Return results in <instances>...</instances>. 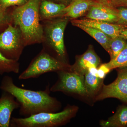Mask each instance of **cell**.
I'll use <instances>...</instances> for the list:
<instances>
[{
	"instance_id": "21",
	"label": "cell",
	"mask_w": 127,
	"mask_h": 127,
	"mask_svg": "<svg viewBox=\"0 0 127 127\" xmlns=\"http://www.w3.org/2000/svg\"><path fill=\"white\" fill-rule=\"evenodd\" d=\"M12 23L10 10H4L0 7V33Z\"/></svg>"
},
{
	"instance_id": "19",
	"label": "cell",
	"mask_w": 127,
	"mask_h": 127,
	"mask_svg": "<svg viewBox=\"0 0 127 127\" xmlns=\"http://www.w3.org/2000/svg\"><path fill=\"white\" fill-rule=\"evenodd\" d=\"M127 42V40L120 37L111 38L107 52L111 57L110 61L114 60L118 56L125 47Z\"/></svg>"
},
{
	"instance_id": "27",
	"label": "cell",
	"mask_w": 127,
	"mask_h": 127,
	"mask_svg": "<svg viewBox=\"0 0 127 127\" xmlns=\"http://www.w3.org/2000/svg\"><path fill=\"white\" fill-rule=\"evenodd\" d=\"M119 37L125 40H127V28L121 32Z\"/></svg>"
},
{
	"instance_id": "10",
	"label": "cell",
	"mask_w": 127,
	"mask_h": 127,
	"mask_svg": "<svg viewBox=\"0 0 127 127\" xmlns=\"http://www.w3.org/2000/svg\"><path fill=\"white\" fill-rule=\"evenodd\" d=\"M101 61L92 45L89 46L84 54L76 58V62L70 66L69 71L84 76L85 73L91 67L97 68Z\"/></svg>"
},
{
	"instance_id": "18",
	"label": "cell",
	"mask_w": 127,
	"mask_h": 127,
	"mask_svg": "<svg viewBox=\"0 0 127 127\" xmlns=\"http://www.w3.org/2000/svg\"><path fill=\"white\" fill-rule=\"evenodd\" d=\"M20 70L18 61L7 59L0 52V75L11 72L18 73Z\"/></svg>"
},
{
	"instance_id": "22",
	"label": "cell",
	"mask_w": 127,
	"mask_h": 127,
	"mask_svg": "<svg viewBox=\"0 0 127 127\" xmlns=\"http://www.w3.org/2000/svg\"><path fill=\"white\" fill-rule=\"evenodd\" d=\"M28 0H0V7L7 10L12 6H20L25 4Z\"/></svg>"
},
{
	"instance_id": "2",
	"label": "cell",
	"mask_w": 127,
	"mask_h": 127,
	"mask_svg": "<svg viewBox=\"0 0 127 127\" xmlns=\"http://www.w3.org/2000/svg\"><path fill=\"white\" fill-rule=\"evenodd\" d=\"M41 0H28L25 4L15 6L10 10L12 24L20 28L25 47L43 42V25L39 15Z\"/></svg>"
},
{
	"instance_id": "20",
	"label": "cell",
	"mask_w": 127,
	"mask_h": 127,
	"mask_svg": "<svg viewBox=\"0 0 127 127\" xmlns=\"http://www.w3.org/2000/svg\"><path fill=\"white\" fill-rule=\"evenodd\" d=\"M110 69L127 67V41L126 46L118 56L114 60L105 63Z\"/></svg>"
},
{
	"instance_id": "25",
	"label": "cell",
	"mask_w": 127,
	"mask_h": 127,
	"mask_svg": "<svg viewBox=\"0 0 127 127\" xmlns=\"http://www.w3.org/2000/svg\"><path fill=\"white\" fill-rule=\"evenodd\" d=\"M111 4L116 8H127V0H108Z\"/></svg>"
},
{
	"instance_id": "13",
	"label": "cell",
	"mask_w": 127,
	"mask_h": 127,
	"mask_svg": "<svg viewBox=\"0 0 127 127\" xmlns=\"http://www.w3.org/2000/svg\"><path fill=\"white\" fill-rule=\"evenodd\" d=\"M65 5L48 0H42L39 9L40 21H45L62 17Z\"/></svg>"
},
{
	"instance_id": "14",
	"label": "cell",
	"mask_w": 127,
	"mask_h": 127,
	"mask_svg": "<svg viewBox=\"0 0 127 127\" xmlns=\"http://www.w3.org/2000/svg\"><path fill=\"white\" fill-rule=\"evenodd\" d=\"M94 1L95 0H72L64 10L62 17H68L71 20L81 17L87 12Z\"/></svg>"
},
{
	"instance_id": "24",
	"label": "cell",
	"mask_w": 127,
	"mask_h": 127,
	"mask_svg": "<svg viewBox=\"0 0 127 127\" xmlns=\"http://www.w3.org/2000/svg\"><path fill=\"white\" fill-rule=\"evenodd\" d=\"M111 70L106 65V64H101L97 68V76L100 79H103L105 78L106 75Z\"/></svg>"
},
{
	"instance_id": "5",
	"label": "cell",
	"mask_w": 127,
	"mask_h": 127,
	"mask_svg": "<svg viewBox=\"0 0 127 127\" xmlns=\"http://www.w3.org/2000/svg\"><path fill=\"white\" fill-rule=\"evenodd\" d=\"M70 66L51 55L44 48L18 77L20 80L37 78L47 73L69 71Z\"/></svg>"
},
{
	"instance_id": "26",
	"label": "cell",
	"mask_w": 127,
	"mask_h": 127,
	"mask_svg": "<svg viewBox=\"0 0 127 127\" xmlns=\"http://www.w3.org/2000/svg\"><path fill=\"white\" fill-rule=\"evenodd\" d=\"M48 0L51 1L56 3L63 4L67 6L70 4L72 0Z\"/></svg>"
},
{
	"instance_id": "9",
	"label": "cell",
	"mask_w": 127,
	"mask_h": 127,
	"mask_svg": "<svg viewBox=\"0 0 127 127\" xmlns=\"http://www.w3.org/2000/svg\"><path fill=\"white\" fill-rule=\"evenodd\" d=\"M85 18L117 24L118 20V10L111 4L108 0H95Z\"/></svg>"
},
{
	"instance_id": "17",
	"label": "cell",
	"mask_w": 127,
	"mask_h": 127,
	"mask_svg": "<svg viewBox=\"0 0 127 127\" xmlns=\"http://www.w3.org/2000/svg\"><path fill=\"white\" fill-rule=\"evenodd\" d=\"M84 77L85 86L88 95L95 94L102 85V79L92 74L88 70L85 73Z\"/></svg>"
},
{
	"instance_id": "8",
	"label": "cell",
	"mask_w": 127,
	"mask_h": 127,
	"mask_svg": "<svg viewBox=\"0 0 127 127\" xmlns=\"http://www.w3.org/2000/svg\"><path fill=\"white\" fill-rule=\"evenodd\" d=\"M115 98L127 103V67L118 68V76L113 82L104 85L96 100Z\"/></svg>"
},
{
	"instance_id": "3",
	"label": "cell",
	"mask_w": 127,
	"mask_h": 127,
	"mask_svg": "<svg viewBox=\"0 0 127 127\" xmlns=\"http://www.w3.org/2000/svg\"><path fill=\"white\" fill-rule=\"evenodd\" d=\"M75 106H68L59 112H41L24 118L12 117L11 127H54L64 125L77 111Z\"/></svg>"
},
{
	"instance_id": "4",
	"label": "cell",
	"mask_w": 127,
	"mask_h": 127,
	"mask_svg": "<svg viewBox=\"0 0 127 127\" xmlns=\"http://www.w3.org/2000/svg\"><path fill=\"white\" fill-rule=\"evenodd\" d=\"M71 19L68 17H58L43 21L44 47L48 52L53 53L57 58L63 62L65 61L66 51L64 34L67 25Z\"/></svg>"
},
{
	"instance_id": "6",
	"label": "cell",
	"mask_w": 127,
	"mask_h": 127,
	"mask_svg": "<svg viewBox=\"0 0 127 127\" xmlns=\"http://www.w3.org/2000/svg\"><path fill=\"white\" fill-rule=\"evenodd\" d=\"M25 47L18 27L11 23L0 33V52L7 59L18 61Z\"/></svg>"
},
{
	"instance_id": "1",
	"label": "cell",
	"mask_w": 127,
	"mask_h": 127,
	"mask_svg": "<svg viewBox=\"0 0 127 127\" xmlns=\"http://www.w3.org/2000/svg\"><path fill=\"white\" fill-rule=\"evenodd\" d=\"M0 89L10 94L20 104L19 114L25 117L41 112H56L60 103L50 95L49 85L43 91H34L19 87L14 84L12 78L3 77Z\"/></svg>"
},
{
	"instance_id": "23",
	"label": "cell",
	"mask_w": 127,
	"mask_h": 127,
	"mask_svg": "<svg viewBox=\"0 0 127 127\" xmlns=\"http://www.w3.org/2000/svg\"><path fill=\"white\" fill-rule=\"evenodd\" d=\"M117 9L118 20L117 24L127 26V8L120 7Z\"/></svg>"
},
{
	"instance_id": "15",
	"label": "cell",
	"mask_w": 127,
	"mask_h": 127,
	"mask_svg": "<svg viewBox=\"0 0 127 127\" xmlns=\"http://www.w3.org/2000/svg\"><path fill=\"white\" fill-rule=\"evenodd\" d=\"M74 26L80 28L95 39L101 46L108 52L111 37L101 31L94 28L85 26L79 23H71Z\"/></svg>"
},
{
	"instance_id": "7",
	"label": "cell",
	"mask_w": 127,
	"mask_h": 127,
	"mask_svg": "<svg viewBox=\"0 0 127 127\" xmlns=\"http://www.w3.org/2000/svg\"><path fill=\"white\" fill-rule=\"evenodd\" d=\"M57 81L50 88L53 92H61L88 96L85 84L84 76L67 70L57 72Z\"/></svg>"
},
{
	"instance_id": "11",
	"label": "cell",
	"mask_w": 127,
	"mask_h": 127,
	"mask_svg": "<svg viewBox=\"0 0 127 127\" xmlns=\"http://www.w3.org/2000/svg\"><path fill=\"white\" fill-rule=\"evenodd\" d=\"M70 21L71 23H79L96 28L112 38L119 37L121 32L127 28V26L124 25L109 23L86 18L81 19H72Z\"/></svg>"
},
{
	"instance_id": "12",
	"label": "cell",
	"mask_w": 127,
	"mask_h": 127,
	"mask_svg": "<svg viewBox=\"0 0 127 127\" xmlns=\"http://www.w3.org/2000/svg\"><path fill=\"white\" fill-rule=\"evenodd\" d=\"M20 107V104L10 94L3 92L0 97V127H10L12 112Z\"/></svg>"
},
{
	"instance_id": "16",
	"label": "cell",
	"mask_w": 127,
	"mask_h": 127,
	"mask_svg": "<svg viewBox=\"0 0 127 127\" xmlns=\"http://www.w3.org/2000/svg\"><path fill=\"white\" fill-rule=\"evenodd\" d=\"M100 125L104 127H123L127 126V106H123L107 120H102Z\"/></svg>"
}]
</instances>
